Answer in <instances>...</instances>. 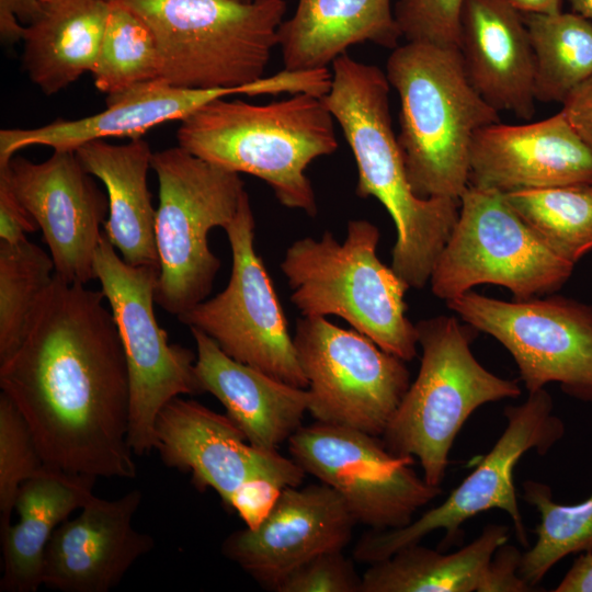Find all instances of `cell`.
Here are the masks:
<instances>
[{
	"mask_svg": "<svg viewBox=\"0 0 592 592\" xmlns=\"http://www.w3.org/2000/svg\"><path fill=\"white\" fill-rule=\"evenodd\" d=\"M104 298L102 291L55 275L24 341L0 363V387L24 417L46 465L133 479L129 374Z\"/></svg>",
	"mask_w": 592,
	"mask_h": 592,
	"instance_id": "obj_1",
	"label": "cell"
},
{
	"mask_svg": "<svg viewBox=\"0 0 592 592\" xmlns=\"http://www.w3.org/2000/svg\"><path fill=\"white\" fill-rule=\"evenodd\" d=\"M331 65V86L322 99L353 152L355 193L377 198L387 209L397 230L391 267L410 288H422L457 221L460 200L413 193L392 129L386 73L346 53Z\"/></svg>",
	"mask_w": 592,
	"mask_h": 592,
	"instance_id": "obj_2",
	"label": "cell"
},
{
	"mask_svg": "<svg viewBox=\"0 0 592 592\" xmlns=\"http://www.w3.org/2000/svg\"><path fill=\"white\" fill-rule=\"evenodd\" d=\"M399 96L397 140L413 193L459 200L478 130L500 122L471 84L458 47L406 42L386 64Z\"/></svg>",
	"mask_w": 592,
	"mask_h": 592,
	"instance_id": "obj_3",
	"label": "cell"
},
{
	"mask_svg": "<svg viewBox=\"0 0 592 592\" xmlns=\"http://www.w3.org/2000/svg\"><path fill=\"white\" fill-rule=\"evenodd\" d=\"M219 98L180 121L179 146L224 169L263 180L285 207L317 214L307 167L338 149L322 96L297 93L266 104Z\"/></svg>",
	"mask_w": 592,
	"mask_h": 592,
	"instance_id": "obj_4",
	"label": "cell"
},
{
	"mask_svg": "<svg viewBox=\"0 0 592 592\" xmlns=\"http://www.w3.org/2000/svg\"><path fill=\"white\" fill-rule=\"evenodd\" d=\"M378 241L374 224L350 220L342 242L330 231L320 239L294 241L281 270L303 317L338 316L408 362L415 357L418 344L415 325L406 315L405 294L410 287L378 259Z\"/></svg>",
	"mask_w": 592,
	"mask_h": 592,
	"instance_id": "obj_5",
	"label": "cell"
},
{
	"mask_svg": "<svg viewBox=\"0 0 592 592\" xmlns=\"http://www.w3.org/2000/svg\"><path fill=\"white\" fill-rule=\"evenodd\" d=\"M422 349L410 384L382 439L400 457L418 458L424 480L441 486L455 439L474 411L488 402L517 398L515 380L485 368L470 350L473 332L451 316L415 323Z\"/></svg>",
	"mask_w": 592,
	"mask_h": 592,
	"instance_id": "obj_6",
	"label": "cell"
},
{
	"mask_svg": "<svg viewBox=\"0 0 592 592\" xmlns=\"http://www.w3.org/2000/svg\"><path fill=\"white\" fill-rule=\"evenodd\" d=\"M150 27L160 78L191 89L238 88L263 78L284 0H122Z\"/></svg>",
	"mask_w": 592,
	"mask_h": 592,
	"instance_id": "obj_7",
	"label": "cell"
},
{
	"mask_svg": "<svg viewBox=\"0 0 592 592\" xmlns=\"http://www.w3.org/2000/svg\"><path fill=\"white\" fill-rule=\"evenodd\" d=\"M159 183L156 244L159 277L156 304L179 316L209 295L220 269L208 246L213 228L234 219L244 183L239 173L198 158L182 148L152 152Z\"/></svg>",
	"mask_w": 592,
	"mask_h": 592,
	"instance_id": "obj_8",
	"label": "cell"
},
{
	"mask_svg": "<svg viewBox=\"0 0 592 592\" xmlns=\"http://www.w3.org/2000/svg\"><path fill=\"white\" fill-rule=\"evenodd\" d=\"M459 200L457 221L430 277L436 297L447 301L489 283L528 299L570 277L574 264L551 249L503 193L468 185Z\"/></svg>",
	"mask_w": 592,
	"mask_h": 592,
	"instance_id": "obj_9",
	"label": "cell"
},
{
	"mask_svg": "<svg viewBox=\"0 0 592 592\" xmlns=\"http://www.w3.org/2000/svg\"><path fill=\"white\" fill-rule=\"evenodd\" d=\"M94 270L114 317L129 374L128 443L137 456L156 448V421L163 406L180 395H201L195 353L177 343L156 318L159 269L123 260L104 231Z\"/></svg>",
	"mask_w": 592,
	"mask_h": 592,
	"instance_id": "obj_10",
	"label": "cell"
},
{
	"mask_svg": "<svg viewBox=\"0 0 592 592\" xmlns=\"http://www.w3.org/2000/svg\"><path fill=\"white\" fill-rule=\"evenodd\" d=\"M503 414L506 425L491 451L441 504L405 527L365 533L354 547V559L368 565L384 560L436 530L444 531L441 546L446 549L459 536L463 523L493 509L509 514L517 540L528 546L513 470L528 451L547 454L562 439L565 424L554 414L553 398L544 388L528 392L521 405L505 407Z\"/></svg>",
	"mask_w": 592,
	"mask_h": 592,
	"instance_id": "obj_11",
	"label": "cell"
},
{
	"mask_svg": "<svg viewBox=\"0 0 592 592\" xmlns=\"http://www.w3.org/2000/svg\"><path fill=\"white\" fill-rule=\"evenodd\" d=\"M254 226L244 192L234 219L225 227L232 260L226 288L177 318L207 334L234 360L307 388L283 308L254 248Z\"/></svg>",
	"mask_w": 592,
	"mask_h": 592,
	"instance_id": "obj_12",
	"label": "cell"
},
{
	"mask_svg": "<svg viewBox=\"0 0 592 592\" xmlns=\"http://www.w3.org/2000/svg\"><path fill=\"white\" fill-rule=\"evenodd\" d=\"M293 340L314 419L382 436L411 384L405 361L326 317L300 318Z\"/></svg>",
	"mask_w": 592,
	"mask_h": 592,
	"instance_id": "obj_13",
	"label": "cell"
},
{
	"mask_svg": "<svg viewBox=\"0 0 592 592\" xmlns=\"http://www.w3.org/2000/svg\"><path fill=\"white\" fill-rule=\"evenodd\" d=\"M446 304L509 351L528 392L558 383L592 403V306L560 296L504 301L473 291Z\"/></svg>",
	"mask_w": 592,
	"mask_h": 592,
	"instance_id": "obj_14",
	"label": "cell"
},
{
	"mask_svg": "<svg viewBox=\"0 0 592 592\" xmlns=\"http://www.w3.org/2000/svg\"><path fill=\"white\" fill-rule=\"evenodd\" d=\"M291 457L337 491L357 523L375 531L397 530L442 493L412 465L391 454L382 439L364 431L315 421L287 441Z\"/></svg>",
	"mask_w": 592,
	"mask_h": 592,
	"instance_id": "obj_15",
	"label": "cell"
},
{
	"mask_svg": "<svg viewBox=\"0 0 592 592\" xmlns=\"http://www.w3.org/2000/svg\"><path fill=\"white\" fill-rule=\"evenodd\" d=\"M155 449L167 467L191 474L196 489L215 490L227 509L247 483L297 487L306 476L292 457L251 445L227 414L180 397L157 417Z\"/></svg>",
	"mask_w": 592,
	"mask_h": 592,
	"instance_id": "obj_16",
	"label": "cell"
},
{
	"mask_svg": "<svg viewBox=\"0 0 592 592\" xmlns=\"http://www.w3.org/2000/svg\"><path fill=\"white\" fill-rule=\"evenodd\" d=\"M0 170L42 230L55 275L71 284L96 280L94 259L109 198L76 151H54L39 163L15 155Z\"/></svg>",
	"mask_w": 592,
	"mask_h": 592,
	"instance_id": "obj_17",
	"label": "cell"
},
{
	"mask_svg": "<svg viewBox=\"0 0 592 592\" xmlns=\"http://www.w3.org/2000/svg\"><path fill=\"white\" fill-rule=\"evenodd\" d=\"M295 76L285 69L238 88L191 89L157 78L106 95V107L77 119H56L35 128L0 130V163L21 149L46 146L54 151H76L80 146L106 137L140 138L155 126L182 121L206 103L236 94L249 96L292 93Z\"/></svg>",
	"mask_w": 592,
	"mask_h": 592,
	"instance_id": "obj_18",
	"label": "cell"
},
{
	"mask_svg": "<svg viewBox=\"0 0 592 592\" xmlns=\"http://www.w3.org/2000/svg\"><path fill=\"white\" fill-rule=\"evenodd\" d=\"M356 520L341 496L320 482L285 487L262 522L229 534L223 555L271 591L309 559L349 545Z\"/></svg>",
	"mask_w": 592,
	"mask_h": 592,
	"instance_id": "obj_19",
	"label": "cell"
},
{
	"mask_svg": "<svg viewBox=\"0 0 592 592\" xmlns=\"http://www.w3.org/2000/svg\"><path fill=\"white\" fill-rule=\"evenodd\" d=\"M141 502L134 489L106 500L95 494L72 520L64 521L45 549L42 583L62 592H109L155 547L133 526Z\"/></svg>",
	"mask_w": 592,
	"mask_h": 592,
	"instance_id": "obj_20",
	"label": "cell"
},
{
	"mask_svg": "<svg viewBox=\"0 0 592 592\" xmlns=\"http://www.w3.org/2000/svg\"><path fill=\"white\" fill-rule=\"evenodd\" d=\"M592 184V149L561 112L538 122H501L477 132L469 159V185L510 193Z\"/></svg>",
	"mask_w": 592,
	"mask_h": 592,
	"instance_id": "obj_21",
	"label": "cell"
},
{
	"mask_svg": "<svg viewBox=\"0 0 592 592\" xmlns=\"http://www.w3.org/2000/svg\"><path fill=\"white\" fill-rule=\"evenodd\" d=\"M458 49L467 76L499 113L535 114V59L523 15L504 0H464Z\"/></svg>",
	"mask_w": 592,
	"mask_h": 592,
	"instance_id": "obj_22",
	"label": "cell"
},
{
	"mask_svg": "<svg viewBox=\"0 0 592 592\" xmlns=\"http://www.w3.org/2000/svg\"><path fill=\"white\" fill-rule=\"evenodd\" d=\"M190 330L196 344L195 372L203 392L219 400L251 445L277 451L303 426L310 402L308 390L234 360L207 334Z\"/></svg>",
	"mask_w": 592,
	"mask_h": 592,
	"instance_id": "obj_23",
	"label": "cell"
},
{
	"mask_svg": "<svg viewBox=\"0 0 592 592\" xmlns=\"http://www.w3.org/2000/svg\"><path fill=\"white\" fill-rule=\"evenodd\" d=\"M76 153L83 168L105 186L109 215L103 231L123 260L136 266L159 269L156 212L148 189L152 152L141 138L124 145L103 139L80 146Z\"/></svg>",
	"mask_w": 592,
	"mask_h": 592,
	"instance_id": "obj_24",
	"label": "cell"
},
{
	"mask_svg": "<svg viewBox=\"0 0 592 592\" xmlns=\"http://www.w3.org/2000/svg\"><path fill=\"white\" fill-rule=\"evenodd\" d=\"M401 37L391 0H298L277 33L287 70L328 68L365 42L394 49Z\"/></svg>",
	"mask_w": 592,
	"mask_h": 592,
	"instance_id": "obj_25",
	"label": "cell"
},
{
	"mask_svg": "<svg viewBox=\"0 0 592 592\" xmlns=\"http://www.w3.org/2000/svg\"><path fill=\"white\" fill-rule=\"evenodd\" d=\"M95 477L45 465L19 489V520L1 538L2 592H35L42 583L44 555L57 528L93 496Z\"/></svg>",
	"mask_w": 592,
	"mask_h": 592,
	"instance_id": "obj_26",
	"label": "cell"
},
{
	"mask_svg": "<svg viewBox=\"0 0 592 592\" xmlns=\"http://www.w3.org/2000/svg\"><path fill=\"white\" fill-rule=\"evenodd\" d=\"M107 14V0L44 2V12L22 37V64L31 81L52 95L91 73Z\"/></svg>",
	"mask_w": 592,
	"mask_h": 592,
	"instance_id": "obj_27",
	"label": "cell"
},
{
	"mask_svg": "<svg viewBox=\"0 0 592 592\" xmlns=\"http://www.w3.org/2000/svg\"><path fill=\"white\" fill-rule=\"evenodd\" d=\"M509 537L508 526L488 524L455 553L420 543L406 546L369 565L362 576L361 592H479L494 551Z\"/></svg>",
	"mask_w": 592,
	"mask_h": 592,
	"instance_id": "obj_28",
	"label": "cell"
},
{
	"mask_svg": "<svg viewBox=\"0 0 592 592\" xmlns=\"http://www.w3.org/2000/svg\"><path fill=\"white\" fill-rule=\"evenodd\" d=\"M535 59V96L562 103L592 77V21L574 12L522 13Z\"/></svg>",
	"mask_w": 592,
	"mask_h": 592,
	"instance_id": "obj_29",
	"label": "cell"
},
{
	"mask_svg": "<svg viewBox=\"0 0 592 592\" xmlns=\"http://www.w3.org/2000/svg\"><path fill=\"white\" fill-rule=\"evenodd\" d=\"M503 195L551 249L573 264L592 250V184L520 190Z\"/></svg>",
	"mask_w": 592,
	"mask_h": 592,
	"instance_id": "obj_30",
	"label": "cell"
},
{
	"mask_svg": "<svg viewBox=\"0 0 592 592\" xmlns=\"http://www.w3.org/2000/svg\"><path fill=\"white\" fill-rule=\"evenodd\" d=\"M54 277V261L39 246L0 241V363L24 341Z\"/></svg>",
	"mask_w": 592,
	"mask_h": 592,
	"instance_id": "obj_31",
	"label": "cell"
},
{
	"mask_svg": "<svg viewBox=\"0 0 592 592\" xmlns=\"http://www.w3.org/2000/svg\"><path fill=\"white\" fill-rule=\"evenodd\" d=\"M523 499L539 513L536 543L522 554L519 573L535 588L546 573L571 554L592 553V494L577 504H560L544 482L525 480Z\"/></svg>",
	"mask_w": 592,
	"mask_h": 592,
	"instance_id": "obj_32",
	"label": "cell"
},
{
	"mask_svg": "<svg viewBox=\"0 0 592 592\" xmlns=\"http://www.w3.org/2000/svg\"><path fill=\"white\" fill-rule=\"evenodd\" d=\"M109 14L91 71L106 94L160 78V56L148 24L122 0H107Z\"/></svg>",
	"mask_w": 592,
	"mask_h": 592,
	"instance_id": "obj_33",
	"label": "cell"
},
{
	"mask_svg": "<svg viewBox=\"0 0 592 592\" xmlns=\"http://www.w3.org/2000/svg\"><path fill=\"white\" fill-rule=\"evenodd\" d=\"M45 462L24 417L14 402L0 394V535L11 526L19 489L38 474Z\"/></svg>",
	"mask_w": 592,
	"mask_h": 592,
	"instance_id": "obj_34",
	"label": "cell"
},
{
	"mask_svg": "<svg viewBox=\"0 0 592 592\" xmlns=\"http://www.w3.org/2000/svg\"><path fill=\"white\" fill-rule=\"evenodd\" d=\"M464 0H397L395 18L407 42L458 47Z\"/></svg>",
	"mask_w": 592,
	"mask_h": 592,
	"instance_id": "obj_35",
	"label": "cell"
},
{
	"mask_svg": "<svg viewBox=\"0 0 592 592\" xmlns=\"http://www.w3.org/2000/svg\"><path fill=\"white\" fill-rule=\"evenodd\" d=\"M362 576L342 550L320 554L286 576L275 592H361Z\"/></svg>",
	"mask_w": 592,
	"mask_h": 592,
	"instance_id": "obj_36",
	"label": "cell"
},
{
	"mask_svg": "<svg viewBox=\"0 0 592 592\" xmlns=\"http://www.w3.org/2000/svg\"><path fill=\"white\" fill-rule=\"evenodd\" d=\"M522 554L506 543L494 551L479 592H530V585L519 573Z\"/></svg>",
	"mask_w": 592,
	"mask_h": 592,
	"instance_id": "obj_37",
	"label": "cell"
},
{
	"mask_svg": "<svg viewBox=\"0 0 592 592\" xmlns=\"http://www.w3.org/2000/svg\"><path fill=\"white\" fill-rule=\"evenodd\" d=\"M37 228V224L11 187L7 174L0 170V241L16 243L26 239V234Z\"/></svg>",
	"mask_w": 592,
	"mask_h": 592,
	"instance_id": "obj_38",
	"label": "cell"
},
{
	"mask_svg": "<svg viewBox=\"0 0 592 592\" xmlns=\"http://www.w3.org/2000/svg\"><path fill=\"white\" fill-rule=\"evenodd\" d=\"M283 488L269 481L247 483L232 499L235 510L247 527L258 526L273 508Z\"/></svg>",
	"mask_w": 592,
	"mask_h": 592,
	"instance_id": "obj_39",
	"label": "cell"
},
{
	"mask_svg": "<svg viewBox=\"0 0 592 592\" xmlns=\"http://www.w3.org/2000/svg\"><path fill=\"white\" fill-rule=\"evenodd\" d=\"M44 12L41 0H0V36L4 44L22 39L25 26Z\"/></svg>",
	"mask_w": 592,
	"mask_h": 592,
	"instance_id": "obj_40",
	"label": "cell"
},
{
	"mask_svg": "<svg viewBox=\"0 0 592 592\" xmlns=\"http://www.w3.org/2000/svg\"><path fill=\"white\" fill-rule=\"evenodd\" d=\"M561 104V114L592 149V77L578 86Z\"/></svg>",
	"mask_w": 592,
	"mask_h": 592,
	"instance_id": "obj_41",
	"label": "cell"
},
{
	"mask_svg": "<svg viewBox=\"0 0 592 592\" xmlns=\"http://www.w3.org/2000/svg\"><path fill=\"white\" fill-rule=\"evenodd\" d=\"M554 592H592V553H581Z\"/></svg>",
	"mask_w": 592,
	"mask_h": 592,
	"instance_id": "obj_42",
	"label": "cell"
},
{
	"mask_svg": "<svg viewBox=\"0 0 592 592\" xmlns=\"http://www.w3.org/2000/svg\"><path fill=\"white\" fill-rule=\"evenodd\" d=\"M521 13L556 14L562 12V0H504Z\"/></svg>",
	"mask_w": 592,
	"mask_h": 592,
	"instance_id": "obj_43",
	"label": "cell"
},
{
	"mask_svg": "<svg viewBox=\"0 0 592 592\" xmlns=\"http://www.w3.org/2000/svg\"><path fill=\"white\" fill-rule=\"evenodd\" d=\"M572 11L592 21V0H568Z\"/></svg>",
	"mask_w": 592,
	"mask_h": 592,
	"instance_id": "obj_44",
	"label": "cell"
},
{
	"mask_svg": "<svg viewBox=\"0 0 592 592\" xmlns=\"http://www.w3.org/2000/svg\"><path fill=\"white\" fill-rule=\"evenodd\" d=\"M41 1H43V2H47V1H49V0H41Z\"/></svg>",
	"mask_w": 592,
	"mask_h": 592,
	"instance_id": "obj_45",
	"label": "cell"
}]
</instances>
